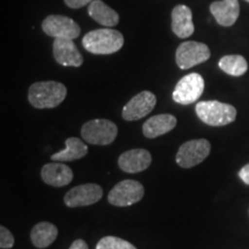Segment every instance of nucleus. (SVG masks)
<instances>
[{"mask_svg": "<svg viewBox=\"0 0 249 249\" xmlns=\"http://www.w3.org/2000/svg\"><path fill=\"white\" fill-rule=\"evenodd\" d=\"M67 88L55 81L36 82L30 86L28 92L29 103L36 108H53L66 98Z\"/></svg>", "mask_w": 249, "mask_h": 249, "instance_id": "nucleus-1", "label": "nucleus"}, {"mask_svg": "<svg viewBox=\"0 0 249 249\" xmlns=\"http://www.w3.org/2000/svg\"><path fill=\"white\" fill-rule=\"evenodd\" d=\"M124 42L123 34L118 30L104 28L87 34L82 39V45L90 53L112 54L123 48Z\"/></svg>", "mask_w": 249, "mask_h": 249, "instance_id": "nucleus-2", "label": "nucleus"}, {"mask_svg": "<svg viewBox=\"0 0 249 249\" xmlns=\"http://www.w3.org/2000/svg\"><path fill=\"white\" fill-rule=\"evenodd\" d=\"M195 111L201 121L213 127L226 126L236 118V108L233 105L218 101L198 102Z\"/></svg>", "mask_w": 249, "mask_h": 249, "instance_id": "nucleus-3", "label": "nucleus"}, {"mask_svg": "<svg viewBox=\"0 0 249 249\" xmlns=\"http://www.w3.org/2000/svg\"><path fill=\"white\" fill-rule=\"evenodd\" d=\"M81 135L85 141L95 145H107L118 135V127L111 120L95 119L86 123L81 128Z\"/></svg>", "mask_w": 249, "mask_h": 249, "instance_id": "nucleus-4", "label": "nucleus"}, {"mask_svg": "<svg viewBox=\"0 0 249 249\" xmlns=\"http://www.w3.org/2000/svg\"><path fill=\"white\" fill-rule=\"evenodd\" d=\"M211 150V144L208 140H191L183 143L177 152L176 161L182 169H192L201 164L208 157Z\"/></svg>", "mask_w": 249, "mask_h": 249, "instance_id": "nucleus-5", "label": "nucleus"}, {"mask_svg": "<svg viewBox=\"0 0 249 249\" xmlns=\"http://www.w3.org/2000/svg\"><path fill=\"white\" fill-rule=\"evenodd\" d=\"M204 91V79L200 74L191 73L179 80L173 90V101L181 105L197 102Z\"/></svg>", "mask_w": 249, "mask_h": 249, "instance_id": "nucleus-6", "label": "nucleus"}, {"mask_svg": "<svg viewBox=\"0 0 249 249\" xmlns=\"http://www.w3.org/2000/svg\"><path fill=\"white\" fill-rule=\"evenodd\" d=\"M144 196V187L136 180H123L108 193L107 200L116 207H129L138 203Z\"/></svg>", "mask_w": 249, "mask_h": 249, "instance_id": "nucleus-7", "label": "nucleus"}, {"mask_svg": "<svg viewBox=\"0 0 249 249\" xmlns=\"http://www.w3.org/2000/svg\"><path fill=\"white\" fill-rule=\"evenodd\" d=\"M211 52L208 45L204 43L183 42L178 46L176 53V61L180 70H189V68L200 65L210 58Z\"/></svg>", "mask_w": 249, "mask_h": 249, "instance_id": "nucleus-8", "label": "nucleus"}, {"mask_svg": "<svg viewBox=\"0 0 249 249\" xmlns=\"http://www.w3.org/2000/svg\"><path fill=\"white\" fill-rule=\"evenodd\" d=\"M42 29L46 35L54 38L75 39L81 33L79 24L73 18L64 15H49L43 21Z\"/></svg>", "mask_w": 249, "mask_h": 249, "instance_id": "nucleus-9", "label": "nucleus"}, {"mask_svg": "<svg viewBox=\"0 0 249 249\" xmlns=\"http://www.w3.org/2000/svg\"><path fill=\"white\" fill-rule=\"evenodd\" d=\"M103 197V189L96 183H85L70 189L64 197L68 208H79L92 205Z\"/></svg>", "mask_w": 249, "mask_h": 249, "instance_id": "nucleus-10", "label": "nucleus"}, {"mask_svg": "<svg viewBox=\"0 0 249 249\" xmlns=\"http://www.w3.org/2000/svg\"><path fill=\"white\" fill-rule=\"evenodd\" d=\"M157 98L151 91L138 93L124 105L123 108V118L126 121H135L147 117L156 107Z\"/></svg>", "mask_w": 249, "mask_h": 249, "instance_id": "nucleus-11", "label": "nucleus"}, {"mask_svg": "<svg viewBox=\"0 0 249 249\" xmlns=\"http://www.w3.org/2000/svg\"><path fill=\"white\" fill-rule=\"evenodd\" d=\"M53 57L59 65L65 67H80L83 57L73 39L55 38L53 42Z\"/></svg>", "mask_w": 249, "mask_h": 249, "instance_id": "nucleus-12", "label": "nucleus"}, {"mask_svg": "<svg viewBox=\"0 0 249 249\" xmlns=\"http://www.w3.org/2000/svg\"><path fill=\"white\" fill-rule=\"evenodd\" d=\"M151 155L145 149H132L120 155L118 165L124 172L139 173L147 170L151 164Z\"/></svg>", "mask_w": 249, "mask_h": 249, "instance_id": "nucleus-13", "label": "nucleus"}, {"mask_svg": "<svg viewBox=\"0 0 249 249\" xmlns=\"http://www.w3.org/2000/svg\"><path fill=\"white\" fill-rule=\"evenodd\" d=\"M210 12L218 24L231 27L236 22L240 14V5L238 0H220L210 5Z\"/></svg>", "mask_w": 249, "mask_h": 249, "instance_id": "nucleus-14", "label": "nucleus"}, {"mask_svg": "<svg viewBox=\"0 0 249 249\" xmlns=\"http://www.w3.org/2000/svg\"><path fill=\"white\" fill-rule=\"evenodd\" d=\"M43 181L52 187H64L70 185L73 180V171L61 161L49 163L40 171Z\"/></svg>", "mask_w": 249, "mask_h": 249, "instance_id": "nucleus-15", "label": "nucleus"}, {"mask_svg": "<svg viewBox=\"0 0 249 249\" xmlns=\"http://www.w3.org/2000/svg\"><path fill=\"white\" fill-rule=\"evenodd\" d=\"M177 118L172 114H158L151 117L143 124V135L148 139H156L169 133L177 126Z\"/></svg>", "mask_w": 249, "mask_h": 249, "instance_id": "nucleus-16", "label": "nucleus"}, {"mask_svg": "<svg viewBox=\"0 0 249 249\" xmlns=\"http://www.w3.org/2000/svg\"><path fill=\"white\" fill-rule=\"evenodd\" d=\"M172 30L180 38H187L194 34V23L191 8L178 5L172 11Z\"/></svg>", "mask_w": 249, "mask_h": 249, "instance_id": "nucleus-17", "label": "nucleus"}, {"mask_svg": "<svg viewBox=\"0 0 249 249\" xmlns=\"http://www.w3.org/2000/svg\"><path fill=\"white\" fill-rule=\"evenodd\" d=\"M58 236V229L53 224L40 222L33 227L30 239L36 248L44 249L54 242Z\"/></svg>", "mask_w": 249, "mask_h": 249, "instance_id": "nucleus-18", "label": "nucleus"}, {"mask_svg": "<svg viewBox=\"0 0 249 249\" xmlns=\"http://www.w3.org/2000/svg\"><path fill=\"white\" fill-rule=\"evenodd\" d=\"M90 18L104 27H114L119 22V15L114 9L108 7L102 0H93L89 4Z\"/></svg>", "mask_w": 249, "mask_h": 249, "instance_id": "nucleus-19", "label": "nucleus"}, {"mask_svg": "<svg viewBox=\"0 0 249 249\" xmlns=\"http://www.w3.org/2000/svg\"><path fill=\"white\" fill-rule=\"evenodd\" d=\"M66 148L64 150L52 155L51 160L55 161H73L76 160H81L88 154V147L83 141L77 138H70L66 140Z\"/></svg>", "mask_w": 249, "mask_h": 249, "instance_id": "nucleus-20", "label": "nucleus"}, {"mask_svg": "<svg viewBox=\"0 0 249 249\" xmlns=\"http://www.w3.org/2000/svg\"><path fill=\"white\" fill-rule=\"evenodd\" d=\"M218 66L231 76H242L248 71V62L240 54L224 55L218 62Z\"/></svg>", "mask_w": 249, "mask_h": 249, "instance_id": "nucleus-21", "label": "nucleus"}, {"mask_svg": "<svg viewBox=\"0 0 249 249\" xmlns=\"http://www.w3.org/2000/svg\"><path fill=\"white\" fill-rule=\"evenodd\" d=\"M96 249H138L130 242L118 236H104L97 242Z\"/></svg>", "mask_w": 249, "mask_h": 249, "instance_id": "nucleus-22", "label": "nucleus"}, {"mask_svg": "<svg viewBox=\"0 0 249 249\" xmlns=\"http://www.w3.org/2000/svg\"><path fill=\"white\" fill-rule=\"evenodd\" d=\"M14 236L5 226H0V248L9 249L14 246Z\"/></svg>", "mask_w": 249, "mask_h": 249, "instance_id": "nucleus-23", "label": "nucleus"}, {"mask_svg": "<svg viewBox=\"0 0 249 249\" xmlns=\"http://www.w3.org/2000/svg\"><path fill=\"white\" fill-rule=\"evenodd\" d=\"M93 0H65V4H66L70 8H81L83 6L90 4Z\"/></svg>", "mask_w": 249, "mask_h": 249, "instance_id": "nucleus-24", "label": "nucleus"}, {"mask_svg": "<svg viewBox=\"0 0 249 249\" xmlns=\"http://www.w3.org/2000/svg\"><path fill=\"white\" fill-rule=\"evenodd\" d=\"M239 178L242 180V182L249 186V163L239 171Z\"/></svg>", "mask_w": 249, "mask_h": 249, "instance_id": "nucleus-25", "label": "nucleus"}, {"mask_svg": "<svg viewBox=\"0 0 249 249\" xmlns=\"http://www.w3.org/2000/svg\"><path fill=\"white\" fill-rule=\"evenodd\" d=\"M70 249H89V247L85 240H82V239H77V240H75L73 244H71Z\"/></svg>", "mask_w": 249, "mask_h": 249, "instance_id": "nucleus-26", "label": "nucleus"}, {"mask_svg": "<svg viewBox=\"0 0 249 249\" xmlns=\"http://www.w3.org/2000/svg\"><path fill=\"white\" fill-rule=\"evenodd\" d=\"M246 1H247V2H249V0H246Z\"/></svg>", "mask_w": 249, "mask_h": 249, "instance_id": "nucleus-27", "label": "nucleus"}]
</instances>
